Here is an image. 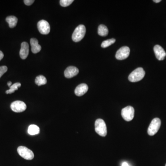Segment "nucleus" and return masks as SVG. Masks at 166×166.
<instances>
[{
	"label": "nucleus",
	"instance_id": "f257e3e1",
	"mask_svg": "<svg viewBox=\"0 0 166 166\" xmlns=\"http://www.w3.org/2000/svg\"><path fill=\"white\" fill-rule=\"evenodd\" d=\"M145 74V72L143 68H137L130 73L128 77V79L132 82L139 81L144 78Z\"/></svg>",
	"mask_w": 166,
	"mask_h": 166
},
{
	"label": "nucleus",
	"instance_id": "f03ea898",
	"mask_svg": "<svg viewBox=\"0 0 166 166\" xmlns=\"http://www.w3.org/2000/svg\"><path fill=\"white\" fill-rule=\"evenodd\" d=\"M86 33L85 25H80L76 27L72 35V39L74 42H79L84 38Z\"/></svg>",
	"mask_w": 166,
	"mask_h": 166
},
{
	"label": "nucleus",
	"instance_id": "7ed1b4c3",
	"mask_svg": "<svg viewBox=\"0 0 166 166\" xmlns=\"http://www.w3.org/2000/svg\"><path fill=\"white\" fill-rule=\"evenodd\" d=\"M95 131L101 136L105 137L107 135V129L106 123L101 119H97L95 122Z\"/></svg>",
	"mask_w": 166,
	"mask_h": 166
},
{
	"label": "nucleus",
	"instance_id": "20e7f679",
	"mask_svg": "<svg viewBox=\"0 0 166 166\" xmlns=\"http://www.w3.org/2000/svg\"><path fill=\"white\" fill-rule=\"evenodd\" d=\"M161 125V121L159 118H156L151 121L148 129V133L149 135L154 136L157 133Z\"/></svg>",
	"mask_w": 166,
	"mask_h": 166
},
{
	"label": "nucleus",
	"instance_id": "39448f33",
	"mask_svg": "<svg viewBox=\"0 0 166 166\" xmlns=\"http://www.w3.org/2000/svg\"><path fill=\"white\" fill-rule=\"evenodd\" d=\"M18 154L25 159L31 160L34 158L33 152L26 147L21 146L17 149Z\"/></svg>",
	"mask_w": 166,
	"mask_h": 166
},
{
	"label": "nucleus",
	"instance_id": "423d86ee",
	"mask_svg": "<svg viewBox=\"0 0 166 166\" xmlns=\"http://www.w3.org/2000/svg\"><path fill=\"white\" fill-rule=\"evenodd\" d=\"M122 115L125 121L130 122L133 119L134 116V109L132 106H127L122 110Z\"/></svg>",
	"mask_w": 166,
	"mask_h": 166
},
{
	"label": "nucleus",
	"instance_id": "0eeeda50",
	"mask_svg": "<svg viewBox=\"0 0 166 166\" xmlns=\"http://www.w3.org/2000/svg\"><path fill=\"white\" fill-rule=\"evenodd\" d=\"M130 52V48L128 47H122L116 52L115 57L119 60H123L129 56Z\"/></svg>",
	"mask_w": 166,
	"mask_h": 166
},
{
	"label": "nucleus",
	"instance_id": "6e6552de",
	"mask_svg": "<svg viewBox=\"0 0 166 166\" xmlns=\"http://www.w3.org/2000/svg\"><path fill=\"white\" fill-rule=\"evenodd\" d=\"M11 109L14 112L21 113L26 110V105L24 102L21 101L14 102L11 104Z\"/></svg>",
	"mask_w": 166,
	"mask_h": 166
},
{
	"label": "nucleus",
	"instance_id": "1a4fd4ad",
	"mask_svg": "<svg viewBox=\"0 0 166 166\" xmlns=\"http://www.w3.org/2000/svg\"><path fill=\"white\" fill-rule=\"evenodd\" d=\"M37 28L40 33L43 35H47L50 31L49 23L45 20H41L37 23Z\"/></svg>",
	"mask_w": 166,
	"mask_h": 166
},
{
	"label": "nucleus",
	"instance_id": "9d476101",
	"mask_svg": "<svg viewBox=\"0 0 166 166\" xmlns=\"http://www.w3.org/2000/svg\"><path fill=\"white\" fill-rule=\"evenodd\" d=\"M155 56L159 60H162L166 56V53L164 49L159 45H156L154 47Z\"/></svg>",
	"mask_w": 166,
	"mask_h": 166
},
{
	"label": "nucleus",
	"instance_id": "9b49d317",
	"mask_svg": "<svg viewBox=\"0 0 166 166\" xmlns=\"http://www.w3.org/2000/svg\"><path fill=\"white\" fill-rule=\"evenodd\" d=\"M79 69L76 67L74 66H70L65 70L64 71V75L66 78L70 79L76 76L79 73Z\"/></svg>",
	"mask_w": 166,
	"mask_h": 166
},
{
	"label": "nucleus",
	"instance_id": "f8f14e48",
	"mask_svg": "<svg viewBox=\"0 0 166 166\" xmlns=\"http://www.w3.org/2000/svg\"><path fill=\"white\" fill-rule=\"evenodd\" d=\"M29 44L27 42H23L21 45V48L20 51V57L22 59H25L29 55Z\"/></svg>",
	"mask_w": 166,
	"mask_h": 166
},
{
	"label": "nucleus",
	"instance_id": "ddd939ff",
	"mask_svg": "<svg viewBox=\"0 0 166 166\" xmlns=\"http://www.w3.org/2000/svg\"><path fill=\"white\" fill-rule=\"evenodd\" d=\"M88 89V87L87 84H80L76 88L74 92L76 96L80 97L86 94L87 92Z\"/></svg>",
	"mask_w": 166,
	"mask_h": 166
},
{
	"label": "nucleus",
	"instance_id": "4468645a",
	"mask_svg": "<svg viewBox=\"0 0 166 166\" xmlns=\"http://www.w3.org/2000/svg\"><path fill=\"white\" fill-rule=\"evenodd\" d=\"M31 47H32V51L34 54H37L41 51V45L38 44V41L36 38H32L30 40Z\"/></svg>",
	"mask_w": 166,
	"mask_h": 166
},
{
	"label": "nucleus",
	"instance_id": "2eb2a0df",
	"mask_svg": "<svg viewBox=\"0 0 166 166\" xmlns=\"http://www.w3.org/2000/svg\"><path fill=\"white\" fill-rule=\"evenodd\" d=\"M6 21L9 23L10 28H13L16 26L18 22V19L14 16H8L6 19Z\"/></svg>",
	"mask_w": 166,
	"mask_h": 166
},
{
	"label": "nucleus",
	"instance_id": "dca6fc26",
	"mask_svg": "<svg viewBox=\"0 0 166 166\" xmlns=\"http://www.w3.org/2000/svg\"><path fill=\"white\" fill-rule=\"evenodd\" d=\"M40 133V129L37 125H31L28 127V133L31 135H35Z\"/></svg>",
	"mask_w": 166,
	"mask_h": 166
},
{
	"label": "nucleus",
	"instance_id": "f3484780",
	"mask_svg": "<svg viewBox=\"0 0 166 166\" xmlns=\"http://www.w3.org/2000/svg\"><path fill=\"white\" fill-rule=\"evenodd\" d=\"M109 30L108 28L103 25H100L98 28V34L101 36L105 37L108 35Z\"/></svg>",
	"mask_w": 166,
	"mask_h": 166
},
{
	"label": "nucleus",
	"instance_id": "a211bd4d",
	"mask_svg": "<svg viewBox=\"0 0 166 166\" xmlns=\"http://www.w3.org/2000/svg\"><path fill=\"white\" fill-rule=\"evenodd\" d=\"M46 79L44 76L43 75H39L36 77L35 79V83L38 86H41L46 84Z\"/></svg>",
	"mask_w": 166,
	"mask_h": 166
},
{
	"label": "nucleus",
	"instance_id": "6ab92c4d",
	"mask_svg": "<svg viewBox=\"0 0 166 166\" xmlns=\"http://www.w3.org/2000/svg\"><path fill=\"white\" fill-rule=\"evenodd\" d=\"M21 87V84L20 83H16L14 85H12L10 87V90H7L6 91V94H12V93L14 92L15 91L18 90V88H20Z\"/></svg>",
	"mask_w": 166,
	"mask_h": 166
},
{
	"label": "nucleus",
	"instance_id": "aec40b11",
	"mask_svg": "<svg viewBox=\"0 0 166 166\" xmlns=\"http://www.w3.org/2000/svg\"><path fill=\"white\" fill-rule=\"evenodd\" d=\"M115 42V39L114 38H111V39H109L108 40H105L103 41L101 44V47L103 48L108 47L110 46L112 44H114Z\"/></svg>",
	"mask_w": 166,
	"mask_h": 166
},
{
	"label": "nucleus",
	"instance_id": "412c9836",
	"mask_svg": "<svg viewBox=\"0 0 166 166\" xmlns=\"http://www.w3.org/2000/svg\"><path fill=\"white\" fill-rule=\"evenodd\" d=\"M73 2V0H60V3L62 7H66L71 5Z\"/></svg>",
	"mask_w": 166,
	"mask_h": 166
},
{
	"label": "nucleus",
	"instance_id": "4be33fe9",
	"mask_svg": "<svg viewBox=\"0 0 166 166\" xmlns=\"http://www.w3.org/2000/svg\"><path fill=\"white\" fill-rule=\"evenodd\" d=\"M8 71V68L5 66H1L0 67V78H1L2 76L7 72Z\"/></svg>",
	"mask_w": 166,
	"mask_h": 166
},
{
	"label": "nucleus",
	"instance_id": "5701e85b",
	"mask_svg": "<svg viewBox=\"0 0 166 166\" xmlns=\"http://www.w3.org/2000/svg\"><path fill=\"white\" fill-rule=\"evenodd\" d=\"M25 4L27 6H30V5H32L33 3L35 1L34 0H25L24 1Z\"/></svg>",
	"mask_w": 166,
	"mask_h": 166
},
{
	"label": "nucleus",
	"instance_id": "b1692460",
	"mask_svg": "<svg viewBox=\"0 0 166 166\" xmlns=\"http://www.w3.org/2000/svg\"><path fill=\"white\" fill-rule=\"evenodd\" d=\"M3 57H4V54L2 53V51H0V61L3 59Z\"/></svg>",
	"mask_w": 166,
	"mask_h": 166
},
{
	"label": "nucleus",
	"instance_id": "393cba45",
	"mask_svg": "<svg viewBox=\"0 0 166 166\" xmlns=\"http://www.w3.org/2000/svg\"><path fill=\"white\" fill-rule=\"evenodd\" d=\"M122 166H130L127 162H123L122 163Z\"/></svg>",
	"mask_w": 166,
	"mask_h": 166
},
{
	"label": "nucleus",
	"instance_id": "a878e982",
	"mask_svg": "<svg viewBox=\"0 0 166 166\" xmlns=\"http://www.w3.org/2000/svg\"><path fill=\"white\" fill-rule=\"evenodd\" d=\"M153 2H156V3H159V2H160L161 1L160 0H154V1H153Z\"/></svg>",
	"mask_w": 166,
	"mask_h": 166
},
{
	"label": "nucleus",
	"instance_id": "bb28decb",
	"mask_svg": "<svg viewBox=\"0 0 166 166\" xmlns=\"http://www.w3.org/2000/svg\"><path fill=\"white\" fill-rule=\"evenodd\" d=\"M8 86H9V87H10L11 86H12V82L11 81H9V82L8 83Z\"/></svg>",
	"mask_w": 166,
	"mask_h": 166
},
{
	"label": "nucleus",
	"instance_id": "cd10ccee",
	"mask_svg": "<svg viewBox=\"0 0 166 166\" xmlns=\"http://www.w3.org/2000/svg\"></svg>",
	"mask_w": 166,
	"mask_h": 166
}]
</instances>
